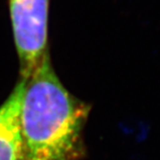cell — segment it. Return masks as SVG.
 <instances>
[{"label": "cell", "instance_id": "7a4b0ae2", "mask_svg": "<svg viewBox=\"0 0 160 160\" xmlns=\"http://www.w3.org/2000/svg\"><path fill=\"white\" fill-rule=\"evenodd\" d=\"M9 9L22 76L48 53L49 0H9Z\"/></svg>", "mask_w": 160, "mask_h": 160}, {"label": "cell", "instance_id": "6da1fadb", "mask_svg": "<svg viewBox=\"0 0 160 160\" xmlns=\"http://www.w3.org/2000/svg\"><path fill=\"white\" fill-rule=\"evenodd\" d=\"M20 108V160H82L91 106L68 91L49 53L26 75Z\"/></svg>", "mask_w": 160, "mask_h": 160}, {"label": "cell", "instance_id": "3957f363", "mask_svg": "<svg viewBox=\"0 0 160 160\" xmlns=\"http://www.w3.org/2000/svg\"><path fill=\"white\" fill-rule=\"evenodd\" d=\"M23 82L19 78L13 89L0 105V160H20V108Z\"/></svg>", "mask_w": 160, "mask_h": 160}]
</instances>
